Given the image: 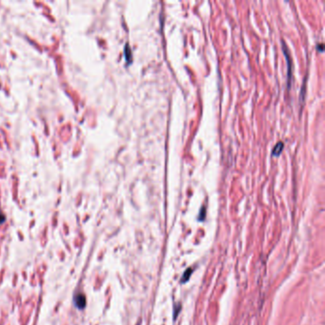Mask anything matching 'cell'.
<instances>
[{"label": "cell", "instance_id": "obj_2", "mask_svg": "<svg viewBox=\"0 0 325 325\" xmlns=\"http://www.w3.org/2000/svg\"><path fill=\"white\" fill-rule=\"evenodd\" d=\"M75 303L78 309L82 310L86 306V298H85V296L82 294H77L75 296Z\"/></svg>", "mask_w": 325, "mask_h": 325}, {"label": "cell", "instance_id": "obj_3", "mask_svg": "<svg viewBox=\"0 0 325 325\" xmlns=\"http://www.w3.org/2000/svg\"><path fill=\"white\" fill-rule=\"evenodd\" d=\"M284 148V144L282 141H278L277 144L275 145V147L272 151V156H278L280 155V153L282 152V150Z\"/></svg>", "mask_w": 325, "mask_h": 325}, {"label": "cell", "instance_id": "obj_4", "mask_svg": "<svg viewBox=\"0 0 325 325\" xmlns=\"http://www.w3.org/2000/svg\"><path fill=\"white\" fill-rule=\"evenodd\" d=\"M192 273H193V270L191 269V268H189V269H187V270L185 271V273L183 274V275H182L181 282H182V283H185L186 281H188L189 278H190V277H191V275H192Z\"/></svg>", "mask_w": 325, "mask_h": 325}, {"label": "cell", "instance_id": "obj_1", "mask_svg": "<svg viewBox=\"0 0 325 325\" xmlns=\"http://www.w3.org/2000/svg\"><path fill=\"white\" fill-rule=\"evenodd\" d=\"M283 44V51H284V55H285L286 58H287V62H288V86H290V79H291V74H292V70H291V57L289 55V52H288V48L286 47V44L282 42Z\"/></svg>", "mask_w": 325, "mask_h": 325}, {"label": "cell", "instance_id": "obj_7", "mask_svg": "<svg viewBox=\"0 0 325 325\" xmlns=\"http://www.w3.org/2000/svg\"><path fill=\"white\" fill-rule=\"evenodd\" d=\"M204 217H205V208H204V207H202L201 210H200L199 220H202V219H204Z\"/></svg>", "mask_w": 325, "mask_h": 325}, {"label": "cell", "instance_id": "obj_8", "mask_svg": "<svg viewBox=\"0 0 325 325\" xmlns=\"http://www.w3.org/2000/svg\"><path fill=\"white\" fill-rule=\"evenodd\" d=\"M4 221H5V217H4L3 215H0V224L3 223Z\"/></svg>", "mask_w": 325, "mask_h": 325}, {"label": "cell", "instance_id": "obj_5", "mask_svg": "<svg viewBox=\"0 0 325 325\" xmlns=\"http://www.w3.org/2000/svg\"><path fill=\"white\" fill-rule=\"evenodd\" d=\"M125 52H126V59H127L129 62H131V60H132L131 50H130V47H129L128 44H126V47H125Z\"/></svg>", "mask_w": 325, "mask_h": 325}, {"label": "cell", "instance_id": "obj_9", "mask_svg": "<svg viewBox=\"0 0 325 325\" xmlns=\"http://www.w3.org/2000/svg\"><path fill=\"white\" fill-rule=\"evenodd\" d=\"M318 46L319 47V50H320V52H322V51H323V44H322V43H320V44H319Z\"/></svg>", "mask_w": 325, "mask_h": 325}, {"label": "cell", "instance_id": "obj_6", "mask_svg": "<svg viewBox=\"0 0 325 325\" xmlns=\"http://www.w3.org/2000/svg\"><path fill=\"white\" fill-rule=\"evenodd\" d=\"M180 307H181L180 304H176V305L174 306V319H176V316H177V313L180 311Z\"/></svg>", "mask_w": 325, "mask_h": 325}]
</instances>
